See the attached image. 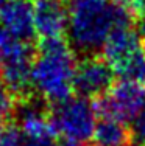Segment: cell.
<instances>
[{"mask_svg":"<svg viewBox=\"0 0 145 146\" xmlns=\"http://www.w3.org/2000/svg\"><path fill=\"white\" fill-rule=\"evenodd\" d=\"M95 146H133L131 127L116 118L100 117L92 135Z\"/></svg>","mask_w":145,"mask_h":146,"instance_id":"cell-10","label":"cell"},{"mask_svg":"<svg viewBox=\"0 0 145 146\" xmlns=\"http://www.w3.org/2000/svg\"><path fill=\"white\" fill-rule=\"evenodd\" d=\"M94 106L98 118H116L123 123L133 121L134 117L145 107V86L120 79L106 95L97 100Z\"/></svg>","mask_w":145,"mask_h":146,"instance_id":"cell-5","label":"cell"},{"mask_svg":"<svg viewBox=\"0 0 145 146\" xmlns=\"http://www.w3.org/2000/svg\"><path fill=\"white\" fill-rule=\"evenodd\" d=\"M34 51L30 40L20 39L0 28V78L13 95H27L31 89Z\"/></svg>","mask_w":145,"mask_h":146,"instance_id":"cell-4","label":"cell"},{"mask_svg":"<svg viewBox=\"0 0 145 146\" xmlns=\"http://www.w3.org/2000/svg\"><path fill=\"white\" fill-rule=\"evenodd\" d=\"M75 51L67 40H42L31 64V89L53 104L70 98L77 72Z\"/></svg>","mask_w":145,"mask_h":146,"instance_id":"cell-2","label":"cell"},{"mask_svg":"<svg viewBox=\"0 0 145 146\" xmlns=\"http://www.w3.org/2000/svg\"><path fill=\"white\" fill-rule=\"evenodd\" d=\"M13 112H16L14 95L3 84H0V127L6 124V121L13 115Z\"/></svg>","mask_w":145,"mask_h":146,"instance_id":"cell-11","label":"cell"},{"mask_svg":"<svg viewBox=\"0 0 145 146\" xmlns=\"http://www.w3.org/2000/svg\"><path fill=\"white\" fill-rule=\"evenodd\" d=\"M33 17L36 36L61 39L67 33V0H33Z\"/></svg>","mask_w":145,"mask_h":146,"instance_id":"cell-7","label":"cell"},{"mask_svg":"<svg viewBox=\"0 0 145 146\" xmlns=\"http://www.w3.org/2000/svg\"><path fill=\"white\" fill-rule=\"evenodd\" d=\"M48 115L56 135L80 146L92 140L98 121L95 106L81 96H70L53 104Z\"/></svg>","mask_w":145,"mask_h":146,"instance_id":"cell-3","label":"cell"},{"mask_svg":"<svg viewBox=\"0 0 145 146\" xmlns=\"http://www.w3.org/2000/svg\"><path fill=\"white\" fill-rule=\"evenodd\" d=\"M59 146H80V145H75V143H69V141H64V143H61Z\"/></svg>","mask_w":145,"mask_h":146,"instance_id":"cell-15","label":"cell"},{"mask_svg":"<svg viewBox=\"0 0 145 146\" xmlns=\"http://www.w3.org/2000/svg\"><path fill=\"white\" fill-rule=\"evenodd\" d=\"M133 22L112 0H67V37L74 51L94 56L120 25Z\"/></svg>","mask_w":145,"mask_h":146,"instance_id":"cell-1","label":"cell"},{"mask_svg":"<svg viewBox=\"0 0 145 146\" xmlns=\"http://www.w3.org/2000/svg\"><path fill=\"white\" fill-rule=\"evenodd\" d=\"M130 127H131V134H133L134 145L145 146V107L134 117Z\"/></svg>","mask_w":145,"mask_h":146,"instance_id":"cell-13","label":"cell"},{"mask_svg":"<svg viewBox=\"0 0 145 146\" xmlns=\"http://www.w3.org/2000/svg\"><path fill=\"white\" fill-rule=\"evenodd\" d=\"M144 53H145V40H144Z\"/></svg>","mask_w":145,"mask_h":146,"instance_id":"cell-16","label":"cell"},{"mask_svg":"<svg viewBox=\"0 0 145 146\" xmlns=\"http://www.w3.org/2000/svg\"><path fill=\"white\" fill-rule=\"evenodd\" d=\"M114 76L112 67L103 56H84L77 65L74 90L81 98L98 100L114 86Z\"/></svg>","mask_w":145,"mask_h":146,"instance_id":"cell-6","label":"cell"},{"mask_svg":"<svg viewBox=\"0 0 145 146\" xmlns=\"http://www.w3.org/2000/svg\"><path fill=\"white\" fill-rule=\"evenodd\" d=\"M112 2L122 9L128 11L134 19L145 16V0H112Z\"/></svg>","mask_w":145,"mask_h":146,"instance_id":"cell-14","label":"cell"},{"mask_svg":"<svg viewBox=\"0 0 145 146\" xmlns=\"http://www.w3.org/2000/svg\"><path fill=\"white\" fill-rule=\"evenodd\" d=\"M0 146H22V134L17 124H8L0 127Z\"/></svg>","mask_w":145,"mask_h":146,"instance_id":"cell-12","label":"cell"},{"mask_svg":"<svg viewBox=\"0 0 145 146\" xmlns=\"http://www.w3.org/2000/svg\"><path fill=\"white\" fill-rule=\"evenodd\" d=\"M0 27L6 33L25 40L36 36L33 2L30 0H0Z\"/></svg>","mask_w":145,"mask_h":146,"instance_id":"cell-8","label":"cell"},{"mask_svg":"<svg viewBox=\"0 0 145 146\" xmlns=\"http://www.w3.org/2000/svg\"><path fill=\"white\" fill-rule=\"evenodd\" d=\"M142 39L134 28V22L120 25L112 31L103 47V58L109 62L112 70L123 61L142 50Z\"/></svg>","mask_w":145,"mask_h":146,"instance_id":"cell-9","label":"cell"}]
</instances>
